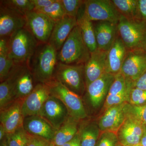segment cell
Here are the masks:
<instances>
[{
	"label": "cell",
	"instance_id": "obj_1",
	"mask_svg": "<svg viewBox=\"0 0 146 146\" xmlns=\"http://www.w3.org/2000/svg\"><path fill=\"white\" fill-rule=\"evenodd\" d=\"M91 53L84 41L81 31L76 26L57 54L58 60L68 65H84Z\"/></svg>",
	"mask_w": 146,
	"mask_h": 146
},
{
	"label": "cell",
	"instance_id": "obj_2",
	"mask_svg": "<svg viewBox=\"0 0 146 146\" xmlns=\"http://www.w3.org/2000/svg\"><path fill=\"white\" fill-rule=\"evenodd\" d=\"M38 41L25 27L9 37V49L14 64H29L36 51Z\"/></svg>",
	"mask_w": 146,
	"mask_h": 146
},
{
	"label": "cell",
	"instance_id": "obj_3",
	"mask_svg": "<svg viewBox=\"0 0 146 146\" xmlns=\"http://www.w3.org/2000/svg\"><path fill=\"white\" fill-rule=\"evenodd\" d=\"M117 29L119 36L127 50H145L146 21L141 19H128L121 14Z\"/></svg>",
	"mask_w": 146,
	"mask_h": 146
},
{
	"label": "cell",
	"instance_id": "obj_4",
	"mask_svg": "<svg viewBox=\"0 0 146 146\" xmlns=\"http://www.w3.org/2000/svg\"><path fill=\"white\" fill-rule=\"evenodd\" d=\"M46 84L48 86L50 96L62 102L70 117L79 121L87 118V112L81 97L54 79Z\"/></svg>",
	"mask_w": 146,
	"mask_h": 146
},
{
	"label": "cell",
	"instance_id": "obj_5",
	"mask_svg": "<svg viewBox=\"0 0 146 146\" xmlns=\"http://www.w3.org/2000/svg\"><path fill=\"white\" fill-rule=\"evenodd\" d=\"M57 51L48 43L45 44L36 53L33 74L39 83L47 84L54 78L57 65Z\"/></svg>",
	"mask_w": 146,
	"mask_h": 146
},
{
	"label": "cell",
	"instance_id": "obj_6",
	"mask_svg": "<svg viewBox=\"0 0 146 146\" xmlns=\"http://www.w3.org/2000/svg\"><path fill=\"white\" fill-rule=\"evenodd\" d=\"M54 79L80 97L86 91L84 65H68L59 62Z\"/></svg>",
	"mask_w": 146,
	"mask_h": 146
},
{
	"label": "cell",
	"instance_id": "obj_7",
	"mask_svg": "<svg viewBox=\"0 0 146 146\" xmlns=\"http://www.w3.org/2000/svg\"><path fill=\"white\" fill-rule=\"evenodd\" d=\"M25 17V27L38 42L48 43L56 22L44 13L35 10L26 13Z\"/></svg>",
	"mask_w": 146,
	"mask_h": 146
},
{
	"label": "cell",
	"instance_id": "obj_8",
	"mask_svg": "<svg viewBox=\"0 0 146 146\" xmlns=\"http://www.w3.org/2000/svg\"><path fill=\"white\" fill-rule=\"evenodd\" d=\"M84 9L86 16L92 22L106 21L117 25L121 15L109 0L84 1Z\"/></svg>",
	"mask_w": 146,
	"mask_h": 146
},
{
	"label": "cell",
	"instance_id": "obj_9",
	"mask_svg": "<svg viewBox=\"0 0 146 146\" xmlns=\"http://www.w3.org/2000/svg\"><path fill=\"white\" fill-rule=\"evenodd\" d=\"M8 76L13 82L15 100L23 101L34 89V77L29 64H15Z\"/></svg>",
	"mask_w": 146,
	"mask_h": 146
},
{
	"label": "cell",
	"instance_id": "obj_10",
	"mask_svg": "<svg viewBox=\"0 0 146 146\" xmlns=\"http://www.w3.org/2000/svg\"><path fill=\"white\" fill-rule=\"evenodd\" d=\"M115 75L106 72L86 88L85 98L89 107L96 110L104 104Z\"/></svg>",
	"mask_w": 146,
	"mask_h": 146
},
{
	"label": "cell",
	"instance_id": "obj_11",
	"mask_svg": "<svg viewBox=\"0 0 146 146\" xmlns=\"http://www.w3.org/2000/svg\"><path fill=\"white\" fill-rule=\"evenodd\" d=\"M126 114L125 119L117 132L119 143L123 146L140 145L144 125L133 115Z\"/></svg>",
	"mask_w": 146,
	"mask_h": 146
},
{
	"label": "cell",
	"instance_id": "obj_12",
	"mask_svg": "<svg viewBox=\"0 0 146 146\" xmlns=\"http://www.w3.org/2000/svg\"><path fill=\"white\" fill-rule=\"evenodd\" d=\"M146 71V51L139 49L127 50L120 72L133 82Z\"/></svg>",
	"mask_w": 146,
	"mask_h": 146
},
{
	"label": "cell",
	"instance_id": "obj_13",
	"mask_svg": "<svg viewBox=\"0 0 146 146\" xmlns=\"http://www.w3.org/2000/svg\"><path fill=\"white\" fill-rule=\"evenodd\" d=\"M39 115L56 131L70 116L68 109L62 102L50 95L45 102Z\"/></svg>",
	"mask_w": 146,
	"mask_h": 146
},
{
	"label": "cell",
	"instance_id": "obj_14",
	"mask_svg": "<svg viewBox=\"0 0 146 146\" xmlns=\"http://www.w3.org/2000/svg\"><path fill=\"white\" fill-rule=\"evenodd\" d=\"M48 86L46 84L39 83L23 101L22 112L24 118L39 115L45 102L50 96Z\"/></svg>",
	"mask_w": 146,
	"mask_h": 146
},
{
	"label": "cell",
	"instance_id": "obj_15",
	"mask_svg": "<svg viewBox=\"0 0 146 146\" xmlns=\"http://www.w3.org/2000/svg\"><path fill=\"white\" fill-rule=\"evenodd\" d=\"M26 25L25 15L17 11L1 5L0 36L9 37Z\"/></svg>",
	"mask_w": 146,
	"mask_h": 146
},
{
	"label": "cell",
	"instance_id": "obj_16",
	"mask_svg": "<svg viewBox=\"0 0 146 146\" xmlns=\"http://www.w3.org/2000/svg\"><path fill=\"white\" fill-rule=\"evenodd\" d=\"M108 51L98 49L91 53L89 60L84 64L86 87L106 72Z\"/></svg>",
	"mask_w": 146,
	"mask_h": 146
},
{
	"label": "cell",
	"instance_id": "obj_17",
	"mask_svg": "<svg viewBox=\"0 0 146 146\" xmlns=\"http://www.w3.org/2000/svg\"><path fill=\"white\" fill-rule=\"evenodd\" d=\"M126 103L112 106L105 110L98 123L101 132L109 131L117 133L125 119V107Z\"/></svg>",
	"mask_w": 146,
	"mask_h": 146
},
{
	"label": "cell",
	"instance_id": "obj_18",
	"mask_svg": "<svg viewBox=\"0 0 146 146\" xmlns=\"http://www.w3.org/2000/svg\"><path fill=\"white\" fill-rule=\"evenodd\" d=\"M23 101L16 100L1 110L0 121L7 134L12 133L23 125L24 117L22 112Z\"/></svg>",
	"mask_w": 146,
	"mask_h": 146
},
{
	"label": "cell",
	"instance_id": "obj_19",
	"mask_svg": "<svg viewBox=\"0 0 146 146\" xmlns=\"http://www.w3.org/2000/svg\"><path fill=\"white\" fill-rule=\"evenodd\" d=\"M23 126L29 134L44 138L51 143L56 130L39 115L24 118Z\"/></svg>",
	"mask_w": 146,
	"mask_h": 146
},
{
	"label": "cell",
	"instance_id": "obj_20",
	"mask_svg": "<svg viewBox=\"0 0 146 146\" xmlns=\"http://www.w3.org/2000/svg\"><path fill=\"white\" fill-rule=\"evenodd\" d=\"M77 25V18L65 15L56 22L48 43L56 51L60 50L74 28Z\"/></svg>",
	"mask_w": 146,
	"mask_h": 146
},
{
	"label": "cell",
	"instance_id": "obj_21",
	"mask_svg": "<svg viewBox=\"0 0 146 146\" xmlns=\"http://www.w3.org/2000/svg\"><path fill=\"white\" fill-rule=\"evenodd\" d=\"M127 50L119 36H117L107 52L106 72L116 75L120 72Z\"/></svg>",
	"mask_w": 146,
	"mask_h": 146
},
{
	"label": "cell",
	"instance_id": "obj_22",
	"mask_svg": "<svg viewBox=\"0 0 146 146\" xmlns=\"http://www.w3.org/2000/svg\"><path fill=\"white\" fill-rule=\"evenodd\" d=\"M98 49L108 51L117 37V25L109 22H99L94 27Z\"/></svg>",
	"mask_w": 146,
	"mask_h": 146
},
{
	"label": "cell",
	"instance_id": "obj_23",
	"mask_svg": "<svg viewBox=\"0 0 146 146\" xmlns=\"http://www.w3.org/2000/svg\"><path fill=\"white\" fill-rule=\"evenodd\" d=\"M77 25L79 27L84 42L90 51L93 53L98 50L94 27L84 12V3L79 12L77 17Z\"/></svg>",
	"mask_w": 146,
	"mask_h": 146
},
{
	"label": "cell",
	"instance_id": "obj_24",
	"mask_svg": "<svg viewBox=\"0 0 146 146\" xmlns=\"http://www.w3.org/2000/svg\"><path fill=\"white\" fill-rule=\"evenodd\" d=\"M80 121L69 116L60 128L56 131L51 146H62L71 141L78 133Z\"/></svg>",
	"mask_w": 146,
	"mask_h": 146
},
{
	"label": "cell",
	"instance_id": "obj_25",
	"mask_svg": "<svg viewBox=\"0 0 146 146\" xmlns=\"http://www.w3.org/2000/svg\"><path fill=\"white\" fill-rule=\"evenodd\" d=\"M78 133L81 146H96L101 131L98 123L91 121H81Z\"/></svg>",
	"mask_w": 146,
	"mask_h": 146
},
{
	"label": "cell",
	"instance_id": "obj_26",
	"mask_svg": "<svg viewBox=\"0 0 146 146\" xmlns=\"http://www.w3.org/2000/svg\"><path fill=\"white\" fill-rule=\"evenodd\" d=\"M9 37L0 39V80L1 82L8 77L15 64L11 57L9 49Z\"/></svg>",
	"mask_w": 146,
	"mask_h": 146
},
{
	"label": "cell",
	"instance_id": "obj_27",
	"mask_svg": "<svg viewBox=\"0 0 146 146\" xmlns=\"http://www.w3.org/2000/svg\"><path fill=\"white\" fill-rule=\"evenodd\" d=\"M120 14L130 19H140L138 13V0L111 1Z\"/></svg>",
	"mask_w": 146,
	"mask_h": 146
},
{
	"label": "cell",
	"instance_id": "obj_28",
	"mask_svg": "<svg viewBox=\"0 0 146 146\" xmlns=\"http://www.w3.org/2000/svg\"><path fill=\"white\" fill-rule=\"evenodd\" d=\"M29 134L23 125L12 133L7 134L6 138L9 146H27Z\"/></svg>",
	"mask_w": 146,
	"mask_h": 146
},
{
	"label": "cell",
	"instance_id": "obj_29",
	"mask_svg": "<svg viewBox=\"0 0 146 146\" xmlns=\"http://www.w3.org/2000/svg\"><path fill=\"white\" fill-rule=\"evenodd\" d=\"M1 5L17 11L24 15L34 10V5L32 0H7L2 1Z\"/></svg>",
	"mask_w": 146,
	"mask_h": 146
},
{
	"label": "cell",
	"instance_id": "obj_30",
	"mask_svg": "<svg viewBox=\"0 0 146 146\" xmlns=\"http://www.w3.org/2000/svg\"><path fill=\"white\" fill-rule=\"evenodd\" d=\"M37 11L44 13L55 22L65 16L60 0H56L52 4Z\"/></svg>",
	"mask_w": 146,
	"mask_h": 146
},
{
	"label": "cell",
	"instance_id": "obj_31",
	"mask_svg": "<svg viewBox=\"0 0 146 146\" xmlns=\"http://www.w3.org/2000/svg\"><path fill=\"white\" fill-rule=\"evenodd\" d=\"M65 15L77 18L79 11L84 3L81 0H60Z\"/></svg>",
	"mask_w": 146,
	"mask_h": 146
},
{
	"label": "cell",
	"instance_id": "obj_32",
	"mask_svg": "<svg viewBox=\"0 0 146 146\" xmlns=\"http://www.w3.org/2000/svg\"><path fill=\"white\" fill-rule=\"evenodd\" d=\"M119 143L117 133L104 131L101 132L96 146H117Z\"/></svg>",
	"mask_w": 146,
	"mask_h": 146
},
{
	"label": "cell",
	"instance_id": "obj_33",
	"mask_svg": "<svg viewBox=\"0 0 146 146\" xmlns=\"http://www.w3.org/2000/svg\"><path fill=\"white\" fill-rule=\"evenodd\" d=\"M125 110L126 113L133 115L146 126V104L141 106H134L127 103Z\"/></svg>",
	"mask_w": 146,
	"mask_h": 146
},
{
	"label": "cell",
	"instance_id": "obj_34",
	"mask_svg": "<svg viewBox=\"0 0 146 146\" xmlns=\"http://www.w3.org/2000/svg\"><path fill=\"white\" fill-rule=\"evenodd\" d=\"M128 103L134 106H141L146 104V91L133 87L129 94Z\"/></svg>",
	"mask_w": 146,
	"mask_h": 146
},
{
	"label": "cell",
	"instance_id": "obj_35",
	"mask_svg": "<svg viewBox=\"0 0 146 146\" xmlns=\"http://www.w3.org/2000/svg\"><path fill=\"white\" fill-rule=\"evenodd\" d=\"M27 146H51L50 142L44 138L29 134V142Z\"/></svg>",
	"mask_w": 146,
	"mask_h": 146
},
{
	"label": "cell",
	"instance_id": "obj_36",
	"mask_svg": "<svg viewBox=\"0 0 146 146\" xmlns=\"http://www.w3.org/2000/svg\"><path fill=\"white\" fill-rule=\"evenodd\" d=\"M34 5L35 11H38L52 4L56 0H32Z\"/></svg>",
	"mask_w": 146,
	"mask_h": 146
},
{
	"label": "cell",
	"instance_id": "obj_37",
	"mask_svg": "<svg viewBox=\"0 0 146 146\" xmlns=\"http://www.w3.org/2000/svg\"><path fill=\"white\" fill-rule=\"evenodd\" d=\"M138 5L139 18L146 22V0H138Z\"/></svg>",
	"mask_w": 146,
	"mask_h": 146
},
{
	"label": "cell",
	"instance_id": "obj_38",
	"mask_svg": "<svg viewBox=\"0 0 146 146\" xmlns=\"http://www.w3.org/2000/svg\"><path fill=\"white\" fill-rule=\"evenodd\" d=\"M133 87L146 91V71L140 78L133 82Z\"/></svg>",
	"mask_w": 146,
	"mask_h": 146
},
{
	"label": "cell",
	"instance_id": "obj_39",
	"mask_svg": "<svg viewBox=\"0 0 146 146\" xmlns=\"http://www.w3.org/2000/svg\"><path fill=\"white\" fill-rule=\"evenodd\" d=\"M62 146H81L80 139L78 133L71 141L63 145Z\"/></svg>",
	"mask_w": 146,
	"mask_h": 146
},
{
	"label": "cell",
	"instance_id": "obj_40",
	"mask_svg": "<svg viewBox=\"0 0 146 146\" xmlns=\"http://www.w3.org/2000/svg\"><path fill=\"white\" fill-rule=\"evenodd\" d=\"M6 131L5 129V128L1 124H0V140L1 141H2L6 137Z\"/></svg>",
	"mask_w": 146,
	"mask_h": 146
},
{
	"label": "cell",
	"instance_id": "obj_41",
	"mask_svg": "<svg viewBox=\"0 0 146 146\" xmlns=\"http://www.w3.org/2000/svg\"><path fill=\"white\" fill-rule=\"evenodd\" d=\"M140 145L141 146H146V126L144 125L143 134L141 138Z\"/></svg>",
	"mask_w": 146,
	"mask_h": 146
},
{
	"label": "cell",
	"instance_id": "obj_42",
	"mask_svg": "<svg viewBox=\"0 0 146 146\" xmlns=\"http://www.w3.org/2000/svg\"><path fill=\"white\" fill-rule=\"evenodd\" d=\"M1 146H9L7 142L6 137L2 141H1Z\"/></svg>",
	"mask_w": 146,
	"mask_h": 146
},
{
	"label": "cell",
	"instance_id": "obj_43",
	"mask_svg": "<svg viewBox=\"0 0 146 146\" xmlns=\"http://www.w3.org/2000/svg\"><path fill=\"white\" fill-rule=\"evenodd\" d=\"M117 146H122L121 145H120V144L119 143L118 144V145H117Z\"/></svg>",
	"mask_w": 146,
	"mask_h": 146
},
{
	"label": "cell",
	"instance_id": "obj_44",
	"mask_svg": "<svg viewBox=\"0 0 146 146\" xmlns=\"http://www.w3.org/2000/svg\"><path fill=\"white\" fill-rule=\"evenodd\" d=\"M141 146V145H135V146Z\"/></svg>",
	"mask_w": 146,
	"mask_h": 146
},
{
	"label": "cell",
	"instance_id": "obj_45",
	"mask_svg": "<svg viewBox=\"0 0 146 146\" xmlns=\"http://www.w3.org/2000/svg\"><path fill=\"white\" fill-rule=\"evenodd\" d=\"M145 50L146 51V48H145Z\"/></svg>",
	"mask_w": 146,
	"mask_h": 146
},
{
	"label": "cell",
	"instance_id": "obj_46",
	"mask_svg": "<svg viewBox=\"0 0 146 146\" xmlns=\"http://www.w3.org/2000/svg\"></svg>",
	"mask_w": 146,
	"mask_h": 146
}]
</instances>
